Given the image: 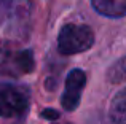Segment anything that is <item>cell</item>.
I'll use <instances>...</instances> for the list:
<instances>
[{
	"label": "cell",
	"instance_id": "6da1fadb",
	"mask_svg": "<svg viewBox=\"0 0 126 124\" xmlns=\"http://www.w3.org/2000/svg\"><path fill=\"white\" fill-rule=\"evenodd\" d=\"M93 43H94L93 30L88 25L81 24H65L58 37V50L65 56L83 53L93 46Z\"/></svg>",
	"mask_w": 126,
	"mask_h": 124
},
{
	"label": "cell",
	"instance_id": "7a4b0ae2",
	"mask_svg": "<svg viewBox=\"0 0 126 124\" xmlns=\"http://www.w3.org/2000/svg\"><path fill=\"white\" fill-rule=\"evenodd\" d=\"M29 110V91L18 84L0 86V118H22Z\"/></svg>",
	"mask_w": 126,
	"mask_h": 124
},
{
	"label": "cell",
	"instance_id": "3957f363",
	"mask_svg": "<svg viewBox=\"0 0 126 124\" xmlns=\"http://www.w3.org/2000/svg\"><path fill=\"white\" fill-rule=\"evenodd\" d=\"M86 84V75L83 70L80 68H74L67 73L65 76V87H64V94H62V108L67 112H74L81 100V92L85 89Z\"/></svg>",
	"mask_w": 126,
	"mask_h": 124
},
{
	"label": "cell",
	"instance_id": "277c9868",
	"mask_svg": "<svg viewBox=\"0 0 126 124\" xmlns=\"http://www.w3.org/2000/svg\"><path fill=\"white\" fill-rule=\"evenodd\" d=\"M97 13L107 18H123L126 16V0H91Z\"/></svg>",
	"mask_w": 126,
	"mask_h": 124
},
{
	"label": "cell",
	"instance_id": "5b68a950",
	"mask_svg": "<svg viewBox=\"0 0 126 124\" xmlns=\"http://www.w3.org/2000/svg\"><path fill=\"white\" fill-rule=\"evenodd\" d=\"M15 68V73H29L34 70V57H32V51L31 50H24V51H18V53L11 54L8 64L5 67Z\"/></svg>",
	"mask_w": 126,
	"mask_h": 124
},
{
	"label": "cell",
	"instance_id": "8992f818",
	"mask_svg": "<svg viewBox=\"0 0 126 124\" xmlns=\"http://www.w3.org/2000/svg\"><path fill=\"white\" fill-rule=\"evenodd\" d=\"M109 116L113 124H126V87L117 92V96L112 99Z\"/></svg>",
	"mask_w": 126,
	"mask_h": 124
},
{
	"label": "cell",
	"instance_id": "52a82bcc",
	"mask_svg": "<svg viewBox=\"0 0 126 124\" xmlns=\"http://www.w3.org/2000/svg\"><path fill=\"white\" fill-rule=\"evenodd\" d=\"M107 78L110 83H123L126 81V56L117 61L110 68H109Z\"/></svg>",
	"mask_w": 126,
	"mask_h": 124
},
{
	"label": "cell",
	"instance_id": "ba28073f",
	"mask_svg": "<svg viewBox=\"0 0 126 124\" xmlns=\"http://www.w3.org/2000/svg\"><path fill=\"white\" fill-rule=\"evenodd\" d=\"M31 0H13L15 5V14L18 18H21L22 21L29 18V11H31Z\"/></svg>",
	"mask_w": 126,
	"mask_h": 124
},
{
	"label": "cell",
	"instance_id": "9c48e42d",
	"mask_svg": "<svg viewBox=\"0 0 126 124\" xmlns=\"http://www.w3.org/2000/svg\"><path fill=\"white\" fill-rule=\"evenodd\" d=\"M11 50H10V46L5 43V41L0 40V67H5L6 64H8L10 57H11Z\"/></svg>",
	"mask_w": 126,
	"mask_h": 124
},
{
	"label": "cell",
	"instance_id": "30bf717a",
	"mask_svg": "<svg viewBox=\"0 0 126 124\" xmlns=\"http://www.w3.org/2000/svg\"><path fill=\"white\" fill-rule=\"evenodd\" d=\"M42 116L53 121V119H58L59 118V113L56 112V110H53V108H46V110H43V112H42Z\"/></svg>",
	"mask_w": 126,
	"mask_h": 124
}]
</instances>
